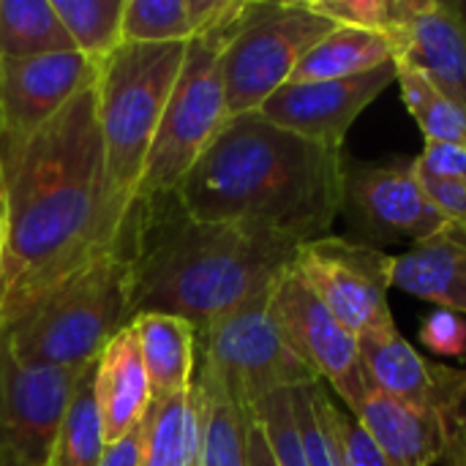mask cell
<instances>
[{"label": "cell", "mask_w": 466, "mask_h": 466, "mask_svg": "<svg viewBox=\"0 0 466 466\" xmlns=\"http://www.w3.org/2000/svg\"><path fill=\"white\" fill-rule=\"evenodd\" d=\"M423 191L434 202V208L448 218V224L466 229V183L464 180H442L418 175Z\"/></svg>", "instance_id": "34"}, {"label": "cell", "mask_w": 466, "mask_h": 466, "mask_svg": "<svg viewBox=\"0 0 466 466\" xmlns=\"http://www.w3.org/2000/svg\"><path fill=\"white\" fill-rule=\"evenodd\" d=\"M336 25L300 3H257L248 22L227 44L221 57L227 112L248 115L281 90L298 63Z\"/></svg>", "instance_id": "8"}, {"label": "cell", "mask_w": 466, "mask_h": 466, "mask_svg": "<svg viewBox=\"0 0 466 466\" xmlns=\"http://www.w3.org/2000/svg\"><path fill=\"white\" fill-rule=\"evenodd\" d=\"M240 27L216 30L188 41L180 76L161 115L134 202L172 197L188 169L227 123L229 112L221 57Z\"/></svg>", "instance_id": "6"}, {"label": "cell", "mask_w": 466, "mask_h": 466, "mask_svg": "<svg viewBox=\"0 0 466 466\" xmlns=\"http://www.w3.org/2000/svg\"><path fill=\"white\" fill-rule=\"evenodd\" d=\"M142 431H145V420L142 426H137L128 437H123L120 442L106 445V453L98 466H139L142 456Z\"/></svg>", "instance_id": "35"}, {"label": "cell", "mask_w": 466, "mask_h": 466, "mask_svg": "<svg viewBox=\"0 0 466 466\" xmlns=\"http://www.w3.org/2000/svg\"><path fill=\"white\" fill-rule=\"evenodd\" d=\"M93 393H96L106 445L120 442L147 418V410L153 404L150 382L131 325L120 330L96 360Z\"/></svg>", "instance_id": "17"}, {"label": "cell", "mask_w": 466, "mask_h": 466, "mask_svg": "<svg viewBox=\"0 0 466 466\" xmlns=\"http://www.w3.org/2000/svg\"><path fill=\"white\" fill-rule=\"evenodd\" d=\"M5 235H8V205H5V183H3V169H0V268L5 257Z\"/></svg>", "instance_id": "37"}, {"label": "cell", "mask_w": 466, "mask_h": 466, "mask_svg": "<svg viewBox=\"0 0 466 466\" xmlns=\"http://www.w3.org/2000/svg\"><path fill=\"white\" fill-rule=\"evenodd\" d=\"M85 371L22 360L0 333V451L46 466L57 426Z\"/></svg>", "instance_id": "13"}, {"label": "cell", "mask_w": 466, "mask_h": 466, "mask_svg": "<svg viewBox=\"0 0 466 466\" xmlns=\"http://www.w3.org/2000/svg\"><path fill=\"white\" fill-rule=\"evenodd\" d=\"M248 466H279L276 459H273V451L268 445V437H265L262 426L257 423V418H254L251 431H248Z\"/></svg>", "instance_id": "36"}, {"label": "cell", "mask_w": 466, "mask_h": 466, "mask_svg": "<svg viewBox=\"0 0 466 466\" xmlns=\"http://www.w3.org/2000/svg\"><path fill=\"white\" fill-rule=\"evenodd\" d=\"M415 161L418 175L442 177V180H464L466 183V145L453 142H423V150Z\"/></svg>", "instance_id": "33"}, {"label": "cell", "mask_w": 466, "mask_h": 466, "mask_svg": "<svg viewBox=\"0 0 466 466\" xmlns=\"http://www.w3.org/2000/svg\"><path fill=\"white\" fill-rule=\"evenodd\" d=\"M270 311L295 355L339 396L350 415H358L360 404L371 393L358 336L322 306L295 270L276 284Z\"/></svg>", "instance_id": "12"}, {"label": "cell", "mask_w": 466, "mask_h": 466, "mask_svg": "<svg viewBox=\"0 0 466 466\" xmlns=\"http://www.w3.org/2000/svg\"><path fill=\"white\" fill-rule=\"evenodd\" d=\"M199 393V451L194 466H248V431L254 412H248L224 385L213 366L197 352Z\"/></svg>", "instance_id": "20"}, {"label": "cell", "mask_w": 466, "mask_h": 466, "mask_svg": "<svg viewBox=\"0 0 466 466\" xmlns=\"http://www.w3.org/2000/svg\"><path fill=\"white\" fill-rule=\"evenodd\" d=\"M106 453V437L93 393V369H87L57 426L46 466H98Z\"/></svg>", "instance_id": "25"}, {"label": "cell", "mask_w": 466, "mask_h": 466, "mask_svg": "<svg viewBox=\"0 0 466 466\" xmlns=\"http://www.w3.org/2000/svg\"><path fill=\"white\" fill-rule=\"evenodd\" d=\"M393 466H437L445 461L440 426L423 412L371 388L355 415Z\"/></svg>", "instance_id": "21"}, {"label": "cell", "mask_w": 466, "mask_h": 466, "mask_svg": "<svg viewBox=\"0 0 466 466\" xmlns=\"http://www.w3.org/2000/svg\"><path fill=\"white\" fill-rule=\"evenodd\" d=\"M98 71L101 66L79 52L0 57V145L44 128L98 82Z\"/></svg>", "instance_id": "14"}, {"label": "cell", "mask_w": 466, "mask_h": 466, "mask_svg": "<svg viewBox=\"0 0 466 466\" xmlns=\"http://www.w3.org/2000/svg\"><path fill=\"white\" fill-rule=\"evenodd\" d=\"M399 66L396 85L401 90V101L415 117L423 142H453L466 145V109L451 98L442 87H437L423 71L410 66Z\"/></svg>", "instance_id": "27"}, {"label": "cell", "mask_w": 466, "mask_h": 466, "mask_svg": "<svg viewBox=\"0 0 466 466\" xmlns=\"http://www.w3.org/2000/svg\"><path fill=\"white\" fill-rule=\"evenodd\" d=\"M0 466H35V464H27V461H22V459H19V456H14V453L0 451Z\"/></svg>", "instance_id": "38"}, {"label": "cell", "mask_w": 466, "mask_h": 466, "mask_svg": "<svg viewBox=\"0 0 466 466\" xmlns=\"http://www.w3.org/2000/svg\"><path fill=\"white\" fill-rule=\"evenodd\" d=\"M396 76L399 66L388 63L347 79L284 85L259 106V115L311 142L344 150V139L352 123L369 104H374L390 85H396Z\"/></svg>", "instance_id": "15"}, {"label": "cell", "mask_w": 466, "mask_h": 466, "mask_svg": "<svg viewBox=\"0 0 466 466\" xmlns=\"http://www.w3.org/2000/svg\"><path fill=\"white\" fill-rule=\"evenodd\" d=\"M328 415H330V426H333L344 466H393L382 453V448L374 442V437L366 431V426L355 415H350L344 407H339L333 396L328 404Z\"/></svg>", "instance_id": "31"}, {"label": "cell", "mask_w": 466, "mask_h": 466, "mask_svg": "<svg viewBox=\"0 0 466 466\" xmlns=\"http://www.w3.org/2000/svg\"><path fill=\"white\" fill-rule=\"evenodd\" d=\"M393 287L466 319V229L448 224L393 257Z\"/></svg>", "instance_id": "18"}, {"label": "cell", "mask_w": 466, "mask_h": 466, "mask_svg": "<svg viewBox=\"0 0 466 466\" xmlns=\"http://www.w3.org/2000/svg\"><path fill=\"white\" fill-rule=\"evenodd\" d=\"M199 451V393L150 404L142 431L139 466H194Z\"/></svg>", "instance_id": "23"}, {"label": "cell", "mask_w": 466, "mask_h": 466, "mask_svg": "<svg viewBox=\"0 0 466 466\" xmlns=\"http://www.w3.org/2000/svg\"><path fill=\"white\" fill-rule=\"evenodd\" d=\"M153 404L191 390L197 377V330L169 314H139L131 319Z\"/></svg>", "instance_id": "19"}, {"label": "cell", "mask_w": 466, "mask_h": 466, "mask_svg": "<svg viewBox=\"0 0 466 466\" xmlns=\"http://www.w3.org/2000/svg\"><path fill=\"white\" fill-rule=\"evenodd\" d=\"M188 44H123L101 63L96 115L112 205L131 213L161 115L175 90Z\"/></svg>", "instance_id": "5"}, {"label": "cell", "mask_w": 466, "mask_h": 466, "mask_svg": "<svg viewBox=\"0 0 466 466\" xmlns=\"http://www.w3.org/2000/svg\"><path fill=\"white\" fill-rule=\"evenodd\" d=\"M388 63H396L393 38L382 33L336 25L317 46L309 49V55L298 63L287 85L347 79Z\"/></svg>", "instance_id": "22"}, {"label": "cell", "mask_w": 466, "mask_h": 466, "mask_svg": "<svg viewBox=\"0 0 466 466\" xmlns=\"http://www.w3.org/2000/svg\"><path fill=\"white\" fill-rule=\"evenodd\" d=\"M76 52L52 0H0V57Z\"/></svg>", "instance_id": "24"}, {"label": "cell", "mask_w": 466, "mask_h": 466, "mask_svg": "<svg viewBox=\"0 0 466 466\" xmlns=\"http://www.w3.org/2000/svg\"><path fill=\"white\" fill-rule=\"evenodd\" d=\"M273 289L251 298L197 333L199 358L216 369L229 393L248 412L273 393L319 382L284 339L270 311Z\"/></svg>", "instance_id": "7"}, {"label": "cell", "mask_w": 466, "mask_h": 466, "mask_svg": "<svg viewBox=\"0 0 466 466\" xmlns=\"http://www.w3.org/2000/svg\"><path fill=\"white\" fill-rule=\"evenodd\" d=\"M194 38L188 0H126L123 44H188Z\"/></svg>", "instance_id": "28"}, {"label": "cell", "mask_w": 466, "mask_h": 466, "mask_svg": "<svg viewBox=\"0 0 466 466\" xmlns=\"http://www.w3.org/2000/svg\"><path fill=\"white\" fill-rule=\"evenodd\" d=\"M128 221L120 240L41 289L0 333L35 366L87 371L106 344L131 325Z\"/></svg>", "instance_id": "4"}, {"label": "cell", "mask_w": 466, "mask_h": 466, "mask_svg": "<svg viewBox=\"0 0 466 466\" xmlns=\"http://www.w3.org/2000/svg\"><path fill=\"white\" fill-rule=\"evenodd\" d=\"M420 344L434 355L466 358V319L451 311H434L420 325Z\"/></svg>", "instance_id": "32"}, {"label": "cell", "mask_w": 466, "mask_h": 466, "mask_svg": "<svg viewBox=\"0 0 466 466\" xmlns=\"http://www.w3.org/2000/svg\"><path fill=\"white\" fill-rule=\"evenodd\" d=\"M8 205L0 328L41 289L115 246L128 216L112 205L96 85L22 142L0 145Z\"/></svg>", "instance_id": "1"}, {"label": "cell", "mask_w": 466, "mask_h": 466, "mask_svg": "<svg viewBox=\"0 0 466 466\" xmlns=\"http://www.w3.org/2000/svg\"><path fill=\"white\" fill-rule=\"evenodd\" d=\"M254 418L262 426L268 445L273 451V459L279 466H309L300 434L295 426V412H292V390H281L268 396L254 407Z\"/></svg>", "instance_id": "30"}, {"label": "cell", "mask_w": 466, "mask_h": 466, "mask_svg": "<svg viewBox=\"0 0 466 466\" xmlns=\"http://www.w3.org/2000/svg\"><path fill=\"white\" fill-rule=\"evenodd\" d=\"M74 49L93 63H104L123 46L126 0H52Z\"/></svg>", "instance_id": "26"}, {"label": "cell", "mask_w": 466, "mask_h": 466, "mask_svg": "<svg viewBox=\"0 0 466 466\" xmlns=\"http://www.w3.org/2000/svg\"><path fill=\"white\" fill-rule=\"evenodd\" d=\"M317 14L333 25L358 27L396 38L404 27L412 0H306Z\"/></svg>", "instance_id": "29"}, {"label": "cell", "mask_w": 466, "mask_h": 466, "mask_svg": "<svg viewBox=\"0 0 466 466\" xmlns=\"http://www.w3.org/2000/svg\"><path fill=\"white\" fill-rule=\"evenodd\" d=\"M464 5H466V3H464Z\"/></svg>", "instance_id": "39"}, {"label": "cell", "mask_w": 466, "mask_h": 466, "mask_svg": "<svg viewBox=\"0 0 466 466\" xmlns=\"http://www.w3.org/2000/svg\"><path fill=\"white\" fill-rule=\"evenodd\" d=\"M396 44V63L423 71L466 109V5L456 0H412Z\"/></svg>", "instance_id": "16"}, {"label": "cell", "mask_w": 466, "mask_h": 466, "mask_svg": "<svg viewBox=\"0 0 466 466\" xmlns=\"http://www.w3.org/2000/svg\"><path fill=\"white\" fill-rule=\"evenodd\" d=\"M358 341L371 388L431 418L445 440L442 464L466 466V369L423 358L399 328Z\"/></svg>", "instance_id": "11"}, {"label": "cell", "mask_w": 466, "mask_h": 466, "mask_svg": "<svg viewBox=\"0 0 466 466\" xmlns=\"http://www.w3.org/2000/svg\"><path fill=\"white\" fill-rule=\"evenodd\" d=\"M358 243H423L448 227V218L423 191L412 158L358 161L344 156L341 213Z\"/></svg>", "instance_id": "10"}, {"label": "cell", "mask_w": 466, "mask_h": 466, "mask_svg": "<svg viewBox=\"0 0 466 466\" xmlns=\"http://www.w3.org/2000/svg\"><path fill=\"white\" fill-rule=\"evenodd\" d=\"M344 156L259 112L235 115L188 169L175 199L199 221L257 224L311 243L330 235L341 213Z\"/></svg>", "instance_id": "3"}, {"label": "cell", "mask_w": 466, "mask_h": 466, "mask_svg": "<svg viewBox=\"0 0 466 466\" xmlns=\"http://www.w3.org/2000/svg\"><path fill=\"white\" fill-rule=\"evenodd\" d=\"M292 270L358 339L396 328L390 314L393 257L382 248L325 235L298 248Z\"/></svg>", "instance_id": "9"}, {"label": "cell", "mask_w": 466, "mask_h": 466, "mask_svg": "<svg viewBox=\"0 0 466 466\" xmlns=\"http://www.w3.org/2000/svg\"><path fill=\"white\" fill-rule=\"evenodd\" d=\"M303 243L257 224L199 221L172 197L134 202L128 213L131 314H169L197 333L270 292Z\"/></svg>", "instance_id": "2"}]
</instances>
